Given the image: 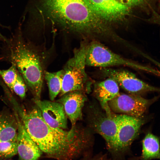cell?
<instances>
[{
    "label": "cell",
    "mask_w": 160,
    "mask_h": 160,
    "mask_svg": "<svg viewBox=\"0 0 160 160\" xmlns=\"http://www.w3.org/2000/svg\"><path fill=\"white\" fill-rule=\"evenodd\" d=\"M85 63L86 65L102 68L125 66L157 76L160 74L159 71L156 69L122 57L96 41L87 44Z\"/></svg>",
    "instance_id": "cell-5"
},
{
    "label": "cell",
    "mask_w": 160,
    "mask_h": 160,
    "mask_svg": "<svg viewBox=\"0 0 160 160\" xmlns=\"http://www.w3.org/2000/svg\"><path fill=\"white\" fill-rule=\"evenodd\" d=\"M18 115L29 136L49 158L71 160L84 153L91 145L89 134L76 125L69 131L49 126L36 105L30 109H20Z\"/></svg>",
    "instance_id": "cell-1"
},
{
    "label": "cell",
    "mask_w": 160,
    "mask_h": 160,
    "mask_svg": "<svg viewBox=\"0 0 160 160\" xmlns=\"http://www.w3.org/2000/svg\"><path fill=\"white\" fill-rule=\"evenodd\" d=\"M33 100L47 124L54 128L63 129L67 128V116L61 103L40 99Z\"/></svg>",
    "instance_id": "cell-11"
},
{
    "label": "cell",
    "mask_w": 160,
    "mask_h": 160,
    "mask_svg": "<svg viewBox=\"0 0 160 160\" xmlns=\"http://www.w3.org/2000/svg\"><path fill=\"white\" fill-rule=\"evenodd\" d=\"M84 160H108L105 155L100 154L93 157Z\"/></svg>",
    "instance_id": "cell-21"
},
{
    "label": "cell",
    "mask_w": 160,
    "mask_h": 160,
    "mask_svg": "<svg viewBox=\"0 0 160 160\" xmlns=\"http://www.w3.org/2000/svg\"><path fill=\"white\" fill-rule=\"evenodd\" d=\"M17 114L18 127L16 142L19 160H37L42 152L29 136Z\"/></svg>",
    "instance_id": "cell-13"
},
{
    "label": "cell",
    "mask_w": 160,
    "mask_h": 160,
    "mask_svg": "<svg viewBox=\"0 0 160 160\" xmlns=\"http://www.w3.org/2000/svg\"><path fill=\"white\" fill-rule=\"evenodd\" d=\"M63 75V70L54 72L44 71V78L47 82L51 101H53L60 92Z\"/></svg>",
    "instance_id": "cell-17"
},
{
    "label": "cell",
    "mask_w": 160,
    "mask_h": 160,
    "mask_svg": "<svg viewBox=\"0 0 160 160\" xmlns=\"http://www.w3.org/2000/svg\"><path fill=\"white\" fill-rule=\"evenodd\" d=\"M119 93L118 84L113 79L110 78L96 83L94 86V95L103 109L108 107V102Z\"/></svg>",
    "instance_id": "cell-15"
},
{
    "label": "cell",
    "mask_w": 160,
    "mask_h": 160,
    "mask_svg": "<svg viewBox=\"0 0 160 160\" xmlns=\"http://www.w3.org/2000/svg\"><path fill=\"white\" fill-rule=\"evenodd\" d=\"M160 158L159 139L148 133L142 141V151L139 160H151Z\"/></svg>",
    "instance_id": "cell-16"
},
{
    "label": "cell",
    "mask_w": 160,
    "mask_h": 160,
    "mask_svg": "<svg viewBox=\"0 0 160 160\" xmlns=\"http://www.w3.org/2000/svg\"><path fill=\"white\" fill-rule=\"evenodd\" d=\"M7 38L3 36L0 32V41H4L6 40Z\"/></svg>",
    "instance_id": "cell-22"
},
{
    "label": "cell",
    "mask_w": 160,
    "mask_h": 160,
    "mask_svg": "<svg viewBox=\"0 0 160 160\" xmlns=\"http://www.w3.org/2000/svg\"><path fill=\"white\" fill-rule=\"evenodd\" d=\"M17 153L16 141H9L0 143V157L10 158Z\"/></svg>",
    "instance_id": "cell-19"
},
{
    "label": "cell",
    "mask_w": 160,
    "mask_h": 160,
    "mask_svg": "<svg viewBox=\"0 0 160 160\" xmlns=\"http://www.w3.org/2000/svg\"><path fill=\"white\" fill-rule=\"evenodd\" d=\"M121 3L129 7L141 5L147 0H117Z\"/></svg>",
    "instance_id": "cell-20"
},
{
    "label": "cell",
    "mask_w": 160,
    "mask_h": 160,
    "mask_svg": "<svg viewBox=\"0 0 160 160\" xmlns=\"http://www.w3.org/2000/svg\"><path fill=\"white\" fill-rule=\"evenodd\" d=\"M94 14L104 21H115L124 18L129 7L117 0H84Z\"/></svg>",
    "instance_id": "cell-10"
},
{
    "label": "cell",
    "mask_w": 160,
    "mask_h": 160,
    "mask_svg": "<svg viewBox=\"0 0 160 160\" xmlns=\"http://www.w3.org/2000/svg\"><path fill=\"white\" fill-rule=\"evenodd\" d=\"M87 119L90 128L104 138L110 153L113 149L118 127L117 114L111 110L106 111L96 104H92L88 109Z\"/></svg>",
    "instance_id": "cell-7"
},
{
    "label": "cell",
    "mask_w": 160,
    "mask_h": 160,
    "mask_svg": "<svg viewBox=\"0 0 160 160\" xmlns=\"http://www.w3.org/2000/svg\"><path fill=\"white\" fill-rule=\"evenodd\" d=\"M87 44L82 43L74 50L73 56L67 62L63 70L60 96L71 91H80L88 92L91 82L85 71Z\"/></svg>",
    "instance_id": "cell-4"
},
{
    "label": "cell",
    "mask_w": 160,
    "mask_h": 160,
    "mask_svg": "<svg viewBox=\"0 0 160 160\" xmlns=\"http://www.w3.org/2000/svg\"><path fill=\"white\" fill-rule=\"evenodd\" d=\"M156 99V97L148 99L140 95L120 93L108 104L111 111L115 113L139 117L144 115Z\"/></svg>",
    "instance_id": "cell-8"
},
{
    "label": "cell",
    "mask_w": 160,
    "mask_h": 160,
    "mask_svg": "<svg viewBox=\"0 0 160 160\" xmlns=\"http://www.w3.org/2000/svg\"><path fill=\"white\" fill-rule=\"evenodd\" d=\"M41 2L46 13L65 29L84 35L109 36L103 22L84 0H42Z\"/></svg>",
    "instance_id": "cell-3"
},
{
    "label": "cell",
    "mask_w": 160,
    "mask_h": 160,
    "mask_svg": "<svg viewBox=\"0 0 160 160\" xmlns=\"http://www.w3.org/2000/svg\"><path fill=\"white\" fill-rule=\"evenodd\" d=\"M7 84L10 89L21 99L25 98L27 87L21 75L17 69L13 70L9 73Z\"/></svg>",
    "instance_id": "cell-18"
},
{
    "label": "cell",
    "mask_w": 160,
    "mask_h": 160,
    "mask_svg": "<svg viewBox=\"0 0 160 160\" xmlns=\"http://www.w3.org/2000/svg\"><path fill=\"white\" fill-rule=\"evenodd\" d=\"M61 97L57 101L63 105L72 127L75 126L76 122L82 118V109L87 100L84 92L80 91H71Z\"/></svg>",
    "instance_id": "cell-12"
},
{
    "label": "cell",
    "mask_w": 160,
    "mask_h": 160,
    "mask_svg": "<svg viewBox=\"0 0 160 160\" xmlns=\"http://www.w3.org/2000/svg\"><path fill=\"white\" fill-rule=\"evenodd\" d=\"M0 59L14 64L34 98L40 99L44 72L42 56L20 29L3 41Z\"/></svg>",
    "instance_id": "cell-2"
},
{
    "label": "cell",
    "mask_w": 160,
    "mask_h": 160,
    "mask_svg": "<svg viewBox=\"0 0 160 160\" xmlns=\"http://www.w3.org/2000/svg\"><path fill=\"white\" fill-rule=\"evenodd\" d=\"M18 123L17 114L7 108L0 110V143L16 141Z\"/></svg>",
    "instance_id": "cell-14"
},
{
    "label": "cell",
    "mask_w": 160,
    "mask_h": 160,
    "mask_svg": "<svg viewBox=\"0 0 160 160\" xmlns=\"http://www.w3.org/2000/svg\"><path fill=\"white\" fill-rule=\"evenodd\" d=\"M117 116L118 128L113 149L110 154L113 160H124L146 119L144 115L134 117L117 114Z\"/></svg>",
    "instance_id": "cell-6"
},
{
    "label": "cell",
    "mask_w": 160,
    "mask_h": 160,
    "mask_svg": "<svg viewBox=\"0 0 160 160\" xmlns=\"http://www.w3.org/2000/svg\"><path fill=\"white\" fill-rule=\"evenodd\" d=\"M102 72L104 76L113 79L119 86L129 94L141 95L148 92L159 91L157 87L144 82L126 70L103 68Z\"/></svg>",
    "instance_id": "cell-9"
}]
</instances>
